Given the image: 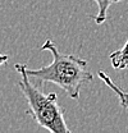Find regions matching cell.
<instances>
[{"mask_svg":"<svg viewBox=\"0 0 128 133\" xmlns=\"http://www.w3.org/2000/svg\"><path fill=\"white\" fill-rule=\"evenodd\" d=\"M42 51H49L53 55V62L39 69L26 68L28 77L41 82H51L59 86L73 100L80 99L82 86L92 82V73L86 69L87 60L72 54L60 52L51 40H46L41 46Z\"/></svg>","mask_w":128,"mask_h":133,"instance_id":"obj_1","label":"cell"},{"mask_svg":"<svg viewBox=\"0 0 128 133\" xmlns=\"http://www.w3.org/2000/svg\"><path fill=\"white\" fill-rule=\"evenodd\" d=\"M97 76H99V78L105 83V84L112 90V91H114V94H115V95L118 96V99H119V104H120V106H122V108H124V109H128V92L123 91L120 87H118V86L112 81V78H110V77L104 72V70H99Z\"/></svg>","mask_w":128,"mask_h":133,"instance_id":"obj_3","label":"cell"},{"mask_svg":"<svg viewBox=\"0 0 128 133\" xmlns=\"http://www.w3.org/2000/svg\"><path fill=\"white\" fill-rule=\"evenodd\" d=\"M120 1H123V0H95V3L97 4V8H99L97 14L94 16V21H95L96 24H103L106 21L108 10H109L110 5L114 3H120Z\"/></svg>","mask_w":128,"mask_h":133,"instance_id":"obj_5","label":"cell"},{"mask_svg":"<svg viewBox=\"0 0 128 133\" xmlns=\"http://www.w3.org/2000/svg\"><path fill=\"white\" fill-rule=\"evenodd\" d=\"M109 60L112 63L114 69L117 70H123L128 68V38L124 44V46L119 50L113 51L109 55Z\"/></svg>","mask_w":128,"mask_h":133,"instance_id":"obj_4","label":"cell"},{"mask_svg":"<svg viewBox=\"0 0 128 133\" xmlns=\"http://www.w3.org/2000/svg\"><path fill=\"white\" fill-rule=\"evenodd\" d=\"M8 60H9V56H8V55H5V54H0V66L3 65V64H5Z\"/></svg>","mask_w":128,"mask_h":133,"instance_id":"obj_6","label":"cell"},{"mask_svg":"<svg viewBox=\"0 0 128 133\" xmlns=\"http://www.w3.org/2000/svg\"><path fill=\"white\" fill-rule=\"evenodd\" d=\"M14 68L21 76L18 87L21 88L30 106L28 114L36 120V123L53 133L71 132L64 119L63 109L58 104L56 94H44L40 88L33 86L26 72V64H16Z\"/></svg>","mask_w":128,"mask_h":133,"instance_id":"obj_2","label":"cell"}]
</instances>
